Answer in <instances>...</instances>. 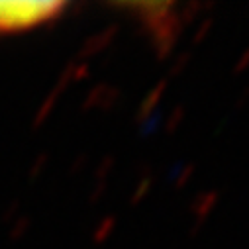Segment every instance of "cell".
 <instances>
[{
	"instance_id": "obj_1",
	"label": "cell",
	"mask_w": 249,
	"mask_h": 249,
	"mask_svg": "<svg viewBox=\"0 0 249 249\" xmlns=\"http://www.w3.org/2000/svg\"><path fill=\"white\" fill-rule=\"evenodd\" d=\"M63 2H0V34L28 32L61 16Z\"/></svg>"
}]
</instances>
